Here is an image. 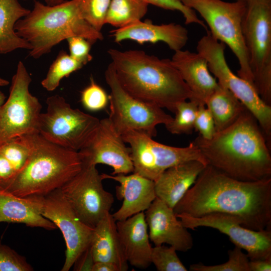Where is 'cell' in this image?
Returning a JSON list of instances; mask_svg holds the SVG:
<instances>
[{
  "label": "cell",
  "instance_id": "obj_1",
  "mask_svg": "<svg viewBox=\"0 0 271 271\" xmlns=\"http://www.w3.org/2000/svg\"><path fill=\"white\" fill-rule=\"evenodd\" d=\"M173 209L176 214L193 217L227 214L247 228L270 229L271 178L239 181L208 164Z\"/></svg>",
  "mask_w": 271,
  "mask_h": 271
},
{
  "label": "cell",
  "instance_id": "obj_2",
  "mask_svg": "<svg viewBox=\"0 0 271 271\" xmlns=\"http://www.w3.org/2000/svg\"><path fill=\"white\" fill-rule=\"evenodd\" d=\"M192 142L208 165L233 179L254 182L271 178L270 148L246 107L232 124L210 139L199 135Z\"/></svg>",
  "mask_w": 271,
  "mask_h": 271
},
{
  "label": "cell",
  "instance_id": "obj_3",
  "mask_svg": "<svg viewBox=\"0 0 271 271\" xmlns=\"http://www.w3.org/2000/svg\"><path fill=\"white\" fill-rule=\"evenodd\" d=\"M122 87L130 95L175 113L191 92L170 59H160L141 50H108Z\"/></svg>",
  "mask_w": 271,
  "mask_h": 271
},
{
  "label": "cell",
  "instance_id": "obj_4",
  "mask_svg": "<svg viewBox=\"0 0 271 271\" xmlns=\"http://www.w3.org/2000/svg\"><path fill=\"white\" fill-rule=\"evenodd\" d=\"M31 152L24 167L0 189L20 197L41 196L60 189L83 167L79 151L29 134Z\"/></svg>",
  "mask_w": 271,
  "mask_h": 271
},
{
  "label": "cell",
  "instance_id": "obj_5",
  "mask_svg": "<svg viewBox=\"0 0 271 271\" xmlns=\"http://www.w3.org/2000/svg\"><path fill=\"white\" fill-rule=\"evenodd\" d=\"M83 0H71L55 6L35 0L29 13L16 23L17 34L31 46L29 55L38 59L64 40L83 37L91 43L104 39L102 33L83 18Z\"/></svg>",
  "mask_w": 271,
  "mask_h": 271
},
{
  "label": "cell",
  "instance_id": "obj_6",
  "mask_svg": "<svg viewBox=\"0 0 271 271\" xmlns=\"http://www.w3.org/2000/svg\"><path fill=\"white\" fill-rule=\"evenodd\" d=\"M181 2L198 13L207 24L211 35L230 48L239 65L237 75L253 85L242 32L246 0H236L234 2L222 0H183Z\"/></svg>",
  "mask_w": 271,
  "mask_h": 271
},
{
  "label": "cell",
  "instance_id": "obj_7",
  "mask_svg": "<svg viewBox=\"0 0 271 271\" xmlns=\"http://www.w3.org/2000/svg\"><path fill=\"white\" fill-rule=\"evenodd\" d=\"M242 32L253 85L271 105V0H246Z\"/></svg>",
  "mask_w": 271,
  "mask_h": 271
},
{
  "label": "cell",
  "instance_id": "obj_8",
  "mask_svg": "<svg viewBox=\"0 0 271 271\" xmlns=\"http://www.w3.org/2000/svg\"><path fill=\"white\" fill-rule=\"evenodd\" d=\"M47 110L40 115L38 131L48 141L79 151L95 135L100 119L79 109L72 108L59 95L48 97Z\"/></svg>",
  "mask_w": 271,
  "mask_h": 271
},
{
  "label": "cell",
  "instance_id": "obj_9",
  "mask_svg": "<svg viewBox=\"0 0 271 271\" xmlns=\"http://www.w3.org/2000/svg\"><path fill=\"white\" fill-rule=\"evenodd\" d=\"M225 47L208 31L198 41L196 49L207 60L209 71L219 84L229 90L253 115L270 147L271 105L261 99L252 84L233 73L225 59Z\"/></svg>",
  "mask_w": 271,
  "mask_h": 271
},
{
  "label": "cell",
  "instance_id": "obj_10",
  "mask_svg": "<svg viewBox=\"0 0 271 271\" xmlns=\"http://www.w3.org/2000/svg\"><path fill=\"white\" fill-rule=\"evenodd\" d=\"M104 76L110 90L108 118L121 134L134 130L153 138L157 135V125H165L173 119V117L165 112L162 108L128 94L120 84L111 63Z\"/></svg>",
  "mask_w": 271,
  "mask_h": 271
},
{
  "label": "cell",
  "instance_id": "obj_11",
  "mask_svg": "<svg viewBox=\"0 0 271 271\" xmlns=\"http://www.w3.org/2000/svg\"><path fill=\"white\" fill-rule=\"evenodd\" d=\"M32 78L23 62L17 65L9 96L0 107V146L16 137L38 133L42 105L29 91Z\"/></svg>",
  "mask_w": 271,
  "mask_h": 271
},
{
  "label": "cell",
  "instance_id": "obj_12",
  "mask_svg": "<svg viewBox=\"0 0 271 271\" xmlns=\"http://www.w3.org/2000/svg\"><path fill=\"white\" fill-rule=\"evenodd\" d=\"M129 146L133 172L155 181L167 169L187 161L197 160L208 165L198 148L192 142L185 147L158 143L148 134L129 130L122 134Z\"/></svg>",
  "mask_w": 271,
  "mask_h": 271
},
{
  "label": "cell",
  "instance_id": "obj_13",
  "mask_svg": "<svg viewBox=\"0 0 271 271\" xmlns=\"http://www.w3.org/2000/svg\"><path fill=\"white\" fill-rule=\"evenodd\" d=\"M103 180L95 165L83 164L60 188L77 217L93 228L110 212L114 202L113 195L103 187Z\"/></svg>",
  "mask_w": 271,
  "mask_h": 271
},
{
  "label": "cell",
  "instance_id": "obj_14",
  "mask_svg": "<svg viewBox=\"0 0 271 271\" xmlns=\"http://www.w3.org/2000/svg\"><path fill=\"white\" fill-rule=\"evenodd\" d=\"M40 214L58 228L66 243L65 260L62 271H68L91 242L94 228L83 222L60 189L46 195L34 196Z\"/></svg>",
  "mask_w": 271,
  "mask_h": 271
},
{
  "label": "cell",
  "instance_id": "obj_15",
  "mask_svg": "<svg viewBox=\"0 0 271 271\" xmlns=\"http://www.w3.org/2000/svg\"><path fill=\"white\" fill-rule=\"evenodd\" d=\"M176 215L187 229L208 227L226 234L235 246L247 252L249 260L271 258L270 229L254 230L247 228L241 225L237 217L224 213H211L201 217Z\"/></svg>",
  "mask_w": 271,
  "mask_h": 271
},
{
  "label": "cell",
  "instance_id": "obj_16",
  "mask_svg": "<svg viewBox=\"0 0 271 271\" xmlns=\"http://www.w3.org/2000/svg\"><path fill=\"white\" fill-rule=\"evenodd\" d=\"M122 134L108 117L100 119L98 129L89 144L79 151L84 165L104 164L113 169L111 175L133 172L130 151Z\"/></svg>",
  "mask_w": 271,
  "mask_h": 271
},
{
  "label": "cell",
  "instance_id": "obj_17",
  "mask_svg": "<svg viewBox=\"0 0 271 271\" xmlns=\"http://www.w3.org/2000/svg\"><path fill=\"white\" fill-rule=\"evenodd\" d=\"M144 213L149 238L155 245L166 243L182 252L192 248L191 234L177 217L173 208L163 201L156 197Z\"/></svg>",
  "mask_w": 271,
  "mask_h": 271
},
{
  "label": "cell",
  "instance_id": "obj_18",
  "mask_svg": "<svg viewBox=\"0 0 271 271\" xmlns=\"http://www.w3.org/2000/svg\"><path fill=\"white\" fill-rule=\"evenodd\" d=\"M101 175L103 179H112L119 183L115 188L116 195L122 203L120 207L112 214L116 221L124 220L145 211L157 197L155 181L138 173Z\"/></svg>",
  "mask_w": 271,
  "mask_h": 271
},
{
  "label": "cell",
  "instance_id": "obj_19",
  "mask_svg": "<svg viewBox=\"0 0 271 271\" xmlns=\"http://www.w3.org/2000/svg\"><path fill=\"white\" fill-rule=\"evenodd\" d=\"M171 60L191 91L189 100L198 106L205 105L218 86L217 79L209 71L207 60L198 52L182 49L175 51Z\"/></svg>",
  "mask_w": 271,
  "mask_h": 271
},
{
  "label": "cell",
  "instance_id": "obj_20",
  "mask_svg": "<svg viewBox=\"0 0 271 271\" xmlns=\"http://www.w3.org/2000/svg\"><path fill=\"white\" fill-rule=\"evenodd\" d=\"M116 43L132 40L140 44L162 42L174 52L182 50L189 39L188 31L183 26L171 23L156 25L151 21H137L111 31Z\"/></svg>",
  "mask_w": 271,
  "mask_h": 271
},
{
  "label": "cell",
  "instance_id": "obj_21",
  "mask_svg": "<svg viewBox=\"0 0 271 271\" xmlns=\"http://www.w3.org/2000/svg\"><path fill=\"white\" fill-rule=\"evenodd\" d=\"M116 224L127 262L140 269L148 268L152 264V247L144 212L136 214L124 220L116 221Z\"/></svg>",
  "mask_w": 271,
  "mask_h": 271
},
{
  "label": "cell",
  "instance_id": "obj_22",
  "mask_svg": "<svg viewBox=\"0 0 271 271\" xmlns=\"http://www.w3.org/2000/svg\"><path fill=\"white\" fill-rule=\"evenodd\" d=\"M207 165L192 160L168 168L155 181L157 197L174 208Z\"/></svg>",
  "mask_w": 271,
  "mask_h": 271
},
{
  "label": "cell",
  "instance_id": "obj_23",
  "mask_svg": "<svg viewBox=\"0 0 271 271\" xmlns=\"http://www.w3.org/2000/svg\"><path fill=\"white\" fill-rule=\"evenodd\" d=\"M90 247L95 262H110L115 264L120 271L128 270V262L121 245L116 221L110 212L94 228Z\"/></svg>",
  "mask_w": 271,
  "mask_h": 271
},
{
  "label": "cell",
  "instance_id": "obj_24",
  "mask_svg": "<svg viewBox=\"0 0 271 271\" xmlns=\"http://www.w3.org/2000/svg\"><path fill=\"white\" fill-rule=\"evenodd\" d=\"M23 223L47 230L57 229L40 214L34 197H20L0 189V223Z\"/></svg>",
  "mask_w": 271,
  "mask_h": 271
},
{
  "label": "cell",
  "instance_id": "obj_25",
  "mask_svg": "<svg viewBox=\"0 0 271 271\" xmlns=\"http://www.w3.org/2000/svg\"><path fill=\"white\" fill-rule=\"evenodd\" d=\"M30 12L18 0H0V54L18 49H31L29 43L20 37L14 29L17 22Z\"/></svg>",
  "mask_w": 271,
  "mask_h": 271
},
{
  "label": "cell",
  "instance_id": "obj_26",
  "mask_svg": "<svg viewBox=\"0 0 271 271\" xmlns=\"http://www.w3.org/2000/svg\"><path fill=\"white\" fill-rule=\"evenodd\" d=\"M205 105L213 117L216 131L232 124L245 108L229 90L219 83Z\"/></svg>",
  "mask_w": 271,
  "mask_h": 271
},
{
  "label": "cell",
  "instance_id": "obj_27",
  "mask_svg": "<svg viewBox=\"0 0 271 271\" xmlns=\"http://www.w3.org/2000/svg\"><path fill=\"white\" fill-rule=\"evenodd\" d=\"M148 6L143 0H110L105 24L117 29L142 20Z\"/></svg>",
  "mask_w": 271,
  "mask_h": 271
},
{
  "label": "cell",
  "instance_id": "obj_28",
  "mask_svg": "<svg viewBox=\"0 0 271 271\" xmlns=\"http://www.w3.org/2000/svg\"><path fill=\"white\" fill-rule=\"evenodd\" d=\"M84 66L62 50L50 66L46 77L41 82V85L48 91H54L59 86L63 78L68 77Z\"/></svg>",
  "mask_w": 271,
  "mask_h": 271
},
{
  "label": "cell",
  "instance_id": "obj_29",
  "mask_svg": "<svg viewBox=\"0 0 271 271\" xmlns=\"http://www.w3.org/2000/svg\"><path fill=\"white\" fill-rule=\"evenodd\" d=\"M198 108V105L193 101L180 102L176 106L175 117L165 125L166 129L172 134L192 133Z\"/></svg>",
  "mask_w": 271,
  "mask_h": 271
},
{
  "label": "cell",
  "instance_id": "obj_30",
  "mask_svg": "<svg viewBox=\"0 0 271 271\" xmlns=\"http://www.w3.org/2000/svg\"><path fill=\"white\" fill-rule=\"evenodd\" d=\"M31 152L29 134L14 138L0 146V154L9 161L16 172L25 165Z\"/></svg>",
  "mask_w": 271,
  "mask_h": 271
},
{
  "label": "cell",
  "instance_id": "obj_31",
  "mask_svg": "<svg viewBox=\"0 0 271 271\" xmlns=\"http://www.w3.org/2000/svg\"><path fill=\"white\" fill-rule=\"evenodd\" d=\"M227 262L217 265H206L202 263L190 265V271H249V259L242 249L235 246L228 251Z\"/></svg>",
  "mask_w": 271,
  "mask_h": 271
},
{
  "label": "cell",
  "instance_id": "obj_32",
  "mask_svg": "<svg viewBox=\"0 0 271 271\" xmlns=\"http://www.w3.org/2000/svg\"><path fill=\"white\" fill-rule=\"evenodd\" d=\"M172 246L163 244L152 247L151 262L158 271H187Z\"/></svg>",
  "mask_w": 271,
  "mask_h": 271
},
{
  "label": "cell",
  "instance_id": "obj_33",
  "mask_svg": "<svg viewBox=\"0 0 271 271\" xmlns=\"http://www.w3.org/2000/svg\"><path fill=\"white\" fill-rule=\"evenodd\" d=\"M110 0H83L81 13L83 19L96 30L101 32Z\"/></svg>",
  "mask_w": 271,
  "mask_h": 271
},
{
  "label": "cell",
  "instance_id": "obj_34",
  "mask_svg": "<svg viewBox=\"0 0 271 271\" xmlns=\"http://www.w3.org/2000/svg\"><path fill=\"white\" fill-rule=\"evenodd\" d=\"M81 102L84 107L91 111H97L105 108L109 102V96L105 90L90 78V83L81 92Z\"/></svg>",
  "mask_w": 271,
  "mask_h": 271
},
{
  "label": "cell",
  "instance_id": "obj_35",
  "mask_svg": "<svg viewBox=\"0 0 271 271\" xmlns=\"http://www.w3.org/2000/svg\"><path fill=\"white\" fill-rule=\"evenodd\" d=\"M26 258L0 241V271H32Z\"/></svg>",
  "mask_w": 271,
  "mask_h": 271
},
{
  "label": "cell",
  "instance_id": "obj_36",
  "mask_svg": "<svg viewBox=\"0 0 271 271\" xmlns=\"http://www.w3.org/2000/svg\"><path fill=\"white\" fill-rule=\"evenodd\" d=\"M147 4L158 7L171 11H178L182 13L186 24H196L200 25L206 31L208 28L203 21L198 18L196 12L192 9L186 6L178 0H143Z\"/></svg>",
  "mask_w": 271,
  "mask_h": 271
},
{
  "label": "cell",
  "instance_id": "obj_37",
  "mask_svg": "<svg viewBox=\"0 0 271 271\" xmlns=\"http://www.w3.org/2000/svg\"><path fill=\"white\" fill-rule=\"evenodd\" d=\"M69 55L84 65L90 62L92 57L90 54L91 43L87 39L74 36L67 39Z\"/></svg>",
  "mask_w": 271,
  "mask_h": 271
},
{
  "label": "cell",
  "instance_id": "obj_38",
  "mask_svg": "<svg viewBox=\"0 0 271 271\" xmlns=\"http://www.w3.org/2000/svg\"><path fill=\"white\" fill-rule=\"evenodd\" d=\"M194 129L205 139H210L216 132L213 117L205 105L198 106Z\"/></svg>",
  "mask_w": 271,
  "mask_h": 271
},
{
  "label": "cell",
  "instance_id": "obj_39",
  "mask_svg": "<svg viewBox=\"0 0 271 271\" xmlns=\"http://www.w3.org/2000/svg\"><path fill=\"white\" fill-rule=\"evenodd\" d=\"M90 247L85 249L77 258L73 266L74 270L92 271L94 264Z\"/></svg>",
  "mask_w": 271,
  "mask_h": 271
},
{
  "label": "cell",
  "instance_id": "obj_40",
  "mask_svg": "<svg viewBox=\"0 0 271 271\" xmlns=\"http://www.w3.org/2000/svg\"><path fill=\"white\" fill-rule=\"evenodd\" d=\"M16 173L9 161L0 154V185L11 180Z\"/></svg>",
  "mask_w": 271,
  "mask_h": 271
},
{
  "label": "cell",
  "instance_id": "obj_41",
  "mask_svg": "<svg viewBox=\"0 0 271 271\" xmlns=\"http://www.w3.org/2000/svg\"><path fill=\"white\" fill-rule=\"evenodd\" d=\"M249 271H270L271 258L249 260Z\"/></svg>",
  "mask_w": 271,
  "mask_h": 271
},
{
  "label": "cell",
  "instance_id": "obj_42",
  "mask_svg": "<svg viewBox=\"0 0 271 271\" xmlns=\"http://www.w3.org/2000/svg\"><path fill=\"white\" fill-rule=\"evenodd\" d=\"M92 271H120L114 264L108 262H95Z\"/></svg>",
  "mask_w": 271,
  "mask_h": 271
},
{
  "label": "cell",
  "instance_id": "obj_43",
  "mask_svg": "<svg viewBox=\"0 0 271 271\" xmlns=\"http://www.w3.org/2000/svg\"><path fill=\"white\" fill-rule=\"evenodd\" d=\"M44 1L47 4V5L55 6L63 3L65 0H44Z\"/></svg>",
  "mask_w": 271,
  "mask_h": 271
},
{
  "label": "cell",
  "instance_id": "obj_44",
  "mask_svg": "<svg viewBox=\"0 0 271 271\" xmlns=\"http://www.w3.org/2000/svg\"><path fill=\"white\" fill-rule=\"evenodd\" d=\"M9 84V81L0 77V86H5Z\"/></svg>",
  "mask_w": 271,
  "mask_h": 271
},
{
  "label": "cell",
  "instance_id": "obj_45",
  "mask_svg": "<svg viewBox=\"0 0 271 271\" xmlns=\"http://www.w3.org/2000/svg\"><path fill=\"white\" fill-rule=\"evenodd\" d=\"M5 99H6V96L5 94L2 91H0V107L5 102Z\"/></svg>",
  "mask_w": 271,
  "mask_h": 271
},
{
  "label": "cell",
  "instance_id": "obj_46",
  "mask_svg": "<svg viewBox=\"0 0 271 271\" xmlns=\"http://www.w3.org/2000/svg\"><path fill=\"white\" fill-rule=\"evenodd\" d=\"M178 1L181 2L183 0H178Z\"/></svg>",
  "mask_w": 271,
  "mask_h": 271
}]
</instances>
